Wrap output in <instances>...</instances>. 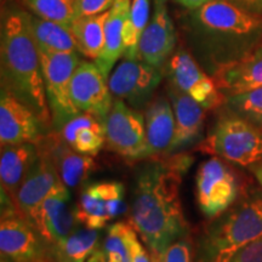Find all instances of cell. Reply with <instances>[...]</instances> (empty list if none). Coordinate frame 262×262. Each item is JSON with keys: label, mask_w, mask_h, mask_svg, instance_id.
Instances as JSON below:
<instances>
[{"label": "cell", "mask_w": 262, "mask_h": 262, "mask_svg": "<svg viewBox=\"0 0 262 262\" xmlns=\"http://www.w3.org/2000/svg\"><path fill=\"white\" fill-rule=\"evenodd\" d=\"M192 158L180 155L153 159L137 168L130 224L145 242L152 258H158L183 235L189 233L180 201L182 176Z\"/></svg>", "instance_id": "1"}, {"label": "cell", "mask_w": 262, "mask_h": 262, "mask_svg": "<svg viewBox=\"0 0 262 262\" xmlns=\"http://www.w3.org/2000/svg\"><path fill=\"white\" fill-rule=\"evenodd\" d=\"M182 28L189 51L211 77L262 42V16L249 14L227 0H210L187 10Z\"/></svg>", "instance_id": "2"}, {"label": "cell", "mask_w": 262, "mask_h": 262, "mask_svg": "<svg viewBox=\"0 0 262 262\" xmlns=\"http://www.w3.org/2000/svg\"><path fill=\"white\" fill-rule=\"evenodd\" d=\"M2 89L31 108L54 131L45 93L40 56L29 31L27 11L11 9L3 16L0 33Z\"/></svg>", "instance_id": "3"}, {"label": "cell", "mask_w": 262, "mask_h": 262, "mask_svg": "<svg viewBox=\"0 0 262 262\" xmlns=\"http://www.w3.org/2000/svg\"><path fill=\"white\" fill-rule=\"evenodd\" d=\"M261 237L262 191H255L238 199L206 226L194 247V262H228Z\"/></svg>", "instance_id": "4"}, {"label": "cell", "mask_w": 262, "mask_h": 262, "mask_svg": "<svg viewBox=\"0 0 262 262\" xmlns=\"http://www.w3.org/2000/svg\"><path fill=\"white\" fill-rule=\"evenodd\" d=\"M211 131L199 145L208 155L250 168L262 159V129L225 108Z\"/></svg>", "instance_id": "5"}, {"label": "cell", "mask_w": 262, "mask_h": 262, "mask_svg": "<svg viewBox=\"0 0 262 262\" xmlns=\"http://www.w3.org/2000/svg\"><path fill=\"white\" fill-rule=\"evenodd\" d=\"M38 51L52 126L55 133H60L68 120L80 113L72 101L71 81L81 55L79 52Z\"/></svg>", "instance_id": "6"}, {"label": "cell", "mask_w": 262, "mask_h": 262, "mask_svg": "<svg viewBox=\"0 0 262 262\" xmlns=\"http://www.w3.org/2000/svg\"><path fill=\"white\" fill-rule=\"evenodd\" d=\"M195 196L205 217H217L239 198V182L233 170L217 157L203 162L196 170Z\"/></svg>", "instance_id": "7"}, {"label": "cell", "mask_w": 262, "mask_h": 262, "mask_svg": "<svg viewBox=\"0 0 262 262\" xmlns=\"http://www.w3.org/2000/svg\"><path fill=\"white\" fill-rule=\"evenodd\" d=\"M168 83L191 96L206 111L214 110L225 97L219 90L214 78L206 73L192 52L183 45L176 48L163 68Z\"/></svg>", "instance_id": "8"}, {"label": "cell", "mask_w": 262, "mask_h": 262, "mask_svg": "<svg viewBox=\"0 0 262 262\" xmlns=\"http://www.w3.org/2000/svg\"><path fill=\"white\" fill-rule=\"evenodd\" d=\"M107 148L125 159H146L147 135L145 114L114 98L104 120Z\"/></svg>", "instance_id": "9"}, {"label": "cell", "mask_w": 262, "mask_h": 262, "mask_svg": "<svg viewBox=\"0 0 262 262\" xmlns=\"http://www.w3.org/2000/svg\"><path fill=\"white\" fill-rule=\"evenodd\" d=\"M163 74V70L140 58H124L108 78V86L113 98L123 100L135 110H146Z\"/></svg>", "instance_id": "10"}, {"label": "cell", "mask_w": 262, "mask_h": 262, "mask_svg": "<svg viewBox=\"0 0 262 262\" xmlns=\"http://www.w3.org/2000/svg\"><path fill=\"white\" fill-rule=\"evenodd\" d=\"M0 250L10 262H42L49 257V244L17 211L2 214Z\"/></svg>", "instance_id": "11"}, {"label": "cell", "mask_w": 262, "mask_h": 262, "mask_svg": "<svg viewBox=\"0 0 262 262\" xmlns=\"http://www.w3.org/2000/svg\"><path fill=\"white\" fill-rule=\"evenodd\" d=\"M38 158L26 175L15 201L17 214L33 227L45 198L58 183L62 182L51 156L41 145H38Z\"/></svg>", "instance_id": "12"}, {"label": "cell", "mask_w": 262, "mask_h": 262, "mask_svg": "<svg viewBox=\"0 0 262 262\" xmlns=\"http://www.w3.org/2000/svg\"><path fill=\"white\" fill-rule=\"evenodd\" d=\"M31 108L2 89L0 94V143L2 146L35 143L51 134Z\"/></svg>", "instance_id": "13"}, {"label": "cell", "mask_w": 262, "mask_h": 262, "mask_svg": "<svg viewBox=\"0 0 262 262\" xmlns=\"http://www.w3.org/2000/svg\"><path fill=\"white\" fill-rule=\"evenodd\" d=\"M71 97L79 112L106 120L114 98L104 77L95 62L81 60L71 81Z\"/></svg>", "instance_id": "14"}, {"label": "cell", "mask_w": 262, "mask_h": 262, "mask_svg": "<svg viewBox=\"0 0 262 262\" xmlns=\"http://www.w3.org/2000/svg\"><path fill=\"white\" fill-rule=\"evenodd\" d=\"M178 35L166 0H153L148 25L139 42V58L163 70L176 50Z\"/></svg>", "instance_id": "15"}, {"label": "cell", "mask_w": 262, "mask_h": 262, "mask_svg": "<svg viewBox=\"0 0 262 262\" xmlns=\"http://www.w3.org/2000/svg\"><path fill=\"white\" fill-rule=\"evenodd\" d=\"M77 224L79 222L75 208L72 205L70 188L60 182L41 204L34 228L50 248L67 238L77 227Z\"/></svg>", "instance_id": "16"}, {"label": "cell", "mask_w": 262, "mask_h": 262, "mask_svg": "<svg viewBox=\"0 0 262 262\" xmlns=\"http://www.w3.org/2000/svg\"><path fill=\"white\" fill-rule=\"evenodd\" d=\"M166 93L171 102L176 123L175 136L169 153H181L202 141L206 110L191 96L169 83Z\"/></svg>", "instance_id": "17"}, {"label": "cell", "mask_w": 262, "mask_h": 262, "mask_svg": "<svg viewBox=\"0 0 262 262\" xmlns=\"http://www.w3.org/2000/svg\"><path fill=\"white\" fill-rule=\"evenodd\" d=\"M38 145L44 147L51 156L61 181L68 188H75L84 183L97 168L93 157L75 152L55 131L45 136Z\"/></svg>", "instance_id": "18"}, {"label": "cell", "mask_w": 262, "mask_h": 262, "mask_svg": "<svg viewBox=\"0 0 262 262\" xmlns=\"http://www.w3.org/2000/svg\"><path fill=\"white\" fill-rule=\"evenodd\" d=\"M225 97L262 86V42L247 56L219 71L214 77Z\"/></svg>", "instance_id": "19"}, {"label": "cell", "mask_w": 262, "mask_h": 262, "mask_svg": "<svg viewBox=\"0 0 262 262\" xmlns=\"http://www.w3.org/2000/svg\"><path fill=\"white\" fill-rule=\"evenodd\" d=\"M147 152L146 158L169 153L175 136V114L165 96H157L145 111Z\"/></svg>", "instance_id": "20"}, {"label": "cell", "mask_w": 262, "mask_h": 262, "mask_svg": "<svg viewBox=\"0 0 262 262\" xmlns=\"http://www.w3.org/2000/svg\"><path fill=\"white\" fill-rule=\"evenodd\" d=\"M39 156L35 143L2 146L0 153V181L2 193L8 195L15 204L16 195L22 182Z\"/></svg>", "instance_id": "21"}, {"label": "cell", "mask_w": 262, "mask_h": 262, "mask_svg": "<svg viewBox=\"0 0 262 262\" xmlns=\"http://www.w3.org/2000/svg\"><path fill=\"white\" fill-rule=\"evenodd\" d=\"M57 134L71 148L85 156L98 155L106 143L104 122L90 113H78Z\"/></svg>", "instance_id": "22"}, {"label": "cell", "mask_w": 262, "mask_h": 262, "mask_svg": "<svg viewBox=\"0 0 262 262\" xmlns=\"http://www.w3.org/2000/svg\"><path fill=\"white\" fill-rule=\"evenodd\" d=\"M131 2L133 0H117L113 8L108 11L104 47L97 60H95V63L107 79L110 78L112 68L116 66L118 60L124 56V52H125L124 26L129 17Z\"/></svg>", "instance_id": "23"}, {"label": "cell", "mask_w": 262, "mask_h": 262, "mask_svg": "<svg viewBox=\"0 0 262 262\" xmlns=\"http://www.w3.org/2000/svg\"><path fill=\"white\" fill-rule=\"evenodd\" d=\"M29 31L38 50L49 52H79L77 39L68 26L44 19L27 11ZM81 55V54H80Z\"/></svg>", "instance_id": "24"}, {"label": "cell", "mask_w": 262, "mask_h": 262, "mask_svg": "<svg viewBox=\"0 0 262 262\" xmlns=\"http://www.w3.org/2000/svg\"><path fill=\"white\" fill-rule=\"evenodd\" d=\"M100 235V229L77 226L67 238L49 248V257L52 262H88L101 243Z\"/></svg>", "instance_id": "25"}, {"label": "cell", "mask_w": 262, "mask_h": 262, "mask_svg": "<svg viewBox=\"0 0 262 262\" xmlns=\"http://www.w3.org/2000/svg\"><path fill=\"white\" fill-rule=\"evenodd\" d=\"M108 11L101 15L78 18L72 24L71 29L77 39L81 56L97 60L104 47L106 21Z\"/></svg>", "instance_id": "26"}, {"label": "cell", "mask_w": 262, "mask_h": 262, "mask_svg": "<svg viewBox=\"0 0 262 262\" xmlns=\"http://www.w3.org/2000/svg\"><path fill=\"white\" fill-rule=\"evenodd\" d=\"M75 215L79 225L89 228L101 229L111 221L106 199L98 187V182L89 183L80 192L79 201L75 206Z\"/></svg>", "instance_id": "27"}, {"label": "cell", "mask_w": 262, "mask_h": 262, "mask_svg": "<svg viewBox=\"0 0 262 262\" xmlns=\"http://www.w3.org/2000/svg\"><path fill=\"white\" fill-rule=\"evenodd\" d=\"M150 18L149 0H133L124 26V58H139V42Z\"/></svg>", "instance_id": "28"}, {"label": "cell", "mask_w": 262, "mask_h": 262, "mask_svg": "<svg viewBox=\"0 0 262 262\" xmlns=\"http://www.w3.org/2000/svg\"><path fill=\"white\" fill-rule=\"evenodd\" d=\"M126 222H116L107 229L103 241L88 262H131V255L125 238Z\"/></svg>", "instance_id": "29"}, {"label": "cell", "mask_w": 262, "mask_h": 262, "mask_svg": "<svg viewBox=\"0 0 262 262\" xmlns=\"http://www.w3.org/2000/svg\"><path fill=\"white\" fill-rule=\"evenodd\" d=\"M225 107L262 129V86L225 97Z\"/></svg>", "instance_id": "30"}, {"label": "cell", "mask_w": 262, "mask_h": 262, "mask_svg": "<svg viewBox=\"0 0 262 262\" xmlns=\"http://www.w3.org/2000/svg\"><path fill=\"white\" fill-rule=\"evenodd\" d=\"M32 14L71 27L75 21L73 0H25Z\"/></svg>", "instance_id": "31"}, {"label": "cell", "mask_w": 262, "mask_h": 262, "mask_svg": "<svg viewBox=\"0 0 262 262\" xmlns=\"http://www.w3.org/2000/svg\"><path fill=\"white\" fill-rule=\"evenodd\" d=\"M98 187L106 199L107 211L111 221L125 214L127 205L125 202V188L122 182L102 181L98 182Z\"/></svg>", "instance_id": "32"}, {"label": "cell", "mask_w": 262, "mask_h": 262, "mask_svg": "<svg viewBox=\"0 0 262 262\" xmlns=\"http://www.w3.org/2000/svg\"><path fill=\"white\" fill-rule=\"evenodd\" d=\"M152 260L153 262H194V247L189 239V233L173 242L162 256Z\"/></svg>", "instance_id": "33"}, {"label": "cell", "mask_w": 262, "mask_h": 262, "mask_svg": "<svg viewBox=\"0 0 262 262\" xmlns=\"http://www.w3.org/2000/svg\"><path fill=\"white\" fill-rule=\"evenodd\" d=\"M116 3L117 0H73L75 19L110 11Z\"/></svg>", "instance_id": "34"}, {"label": "cell", "mask_w": 262, "mask_h": 262, "mask_svg": "<svg viewBox=\"0 0 262 262\" xmlns=\"http://www.w3.org/2000/svg\"><path fill=\"white\" fill-rule=\"evenodd\" d=\"M125 238L129 245V250L131 255V262H153L152 256L146 250V248L141 244L137 237V232L130 222L125 225Z\"/></svg>", "instance_id": "35"}, {"label": "cell", "mask_w": 262, "mask_h": 262, "mask_svg": "<svg viewBox=\"0 0 262 262\" xmlns=\"http://www.w3.org/2000/svg\"><path fill=\"white\" fill-rule=\"evenodd\" d=\"M228 262H262V237L239 250Z\"/></svg>", "instance_id": "36"}, {"label": "cell", "mask_w": 262, "mask_h": 262, "mask_svg": "<svg viewBox=\"0 0 262 262\" xmlns=\"http://www.w3.org/2000/svg\"><path fill=\"white\" fill-rule=\"evenodd\" d=\"M244 11L256 16H262V0H227Z\"/></svg>", "instance_id": "37"}, {"label": "cell", "mask_w": 262, "mask_h": 262, "mask_svg": "<svg viewBox=\"0 0 262 262\" xmlns=\"http://www.w3.org/2000/svg\"><path fill=\"white\" fill-rule=\"evenodd\" d=\"M172 2L181 5L182 8H185L186 10H195L199 9L203 5H205L206 3H209L210 0H172Z\"/></svg>", "instance_id": "38"}, {"label": "cell", "mask_w": 262, "mask_h": 262, "mask_svg": "<svg viewBox=\"0 0 262 262\" xmlns=\"http://www.w3.org/2000/svg\"><path fill=\"white\" fill-rule=\"evenodd\" d=\"M249 169H250L251 172L254 173V176L256 178V180L258 181V183H260V186L262 188V159L260 160V162H257L256 164H254V165H251Z\"/></svg>", "instance_id": "39"}]
</instances>
